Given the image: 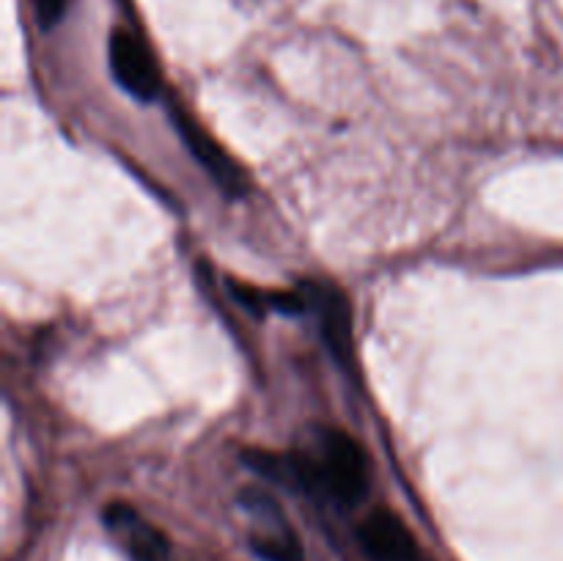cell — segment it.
<instances>
[{"instance_id":"6da1fadb","label":"cell","mask_w":563,"mask_h":561,"mask_svg":"<svg viewBox=\"0 0 563 561\" xmlns=\"http://www.w3.org/2000/svg\"><path fill=\"white\" fill-rule=\"evenodd\" d=\"M295 482L339 506H357L368 495L372 468L363 446L344 429H322L317 457H297Z\"/></svg>"},{"instance_id":"7a4b0ae2","label":"cell","mask_w":563,"mask_h":561,"mask_svg":"<svg viewBox=\"0 0 563 561\" xmlns=\"http://www.w3.org/2000/svg\"><path fill=\"white\" fill-rule=\"evenodd\" d=\"M240 504L245 506L247 515L256 520V531L251 534V548L258 559L264 561H302V544L297 534L291 531L284 509L273 495L264 490L247 487L240 495Z\"/></svg>"},{"instance_id":"3957f363","label":"cell","mask_w":563,"mask_h":561,"mask_svg":"<svg viewBox=\"0 0 563 561\" xmlns=\"http://www.w3.org/2000/svg\"><path fill=\"white\" fill-rule=\"evenodd\" d=\"M110 72H113L115 82L124 88L126 94H132L141 102H152L159 97V88H163V75H159V66L154 61L152 50L146 47L141 36H135L132 31L124 28H115L110 33Z\"/></svg>"},{"instance_id":"277c9868","label":"cell","mask_w":563,"mask_h":561,"mask_svg":"<svg viewBox=\"0 0 563 561\" xmlns=\"http://www.w3.org/2000/svg\"><path fill=\"white\" fill-rule=\"evenodd\" d=\"M174 124L179 130L181 141L187 143V148L192 152V157L207 168V174L218 182V187H223L225 196H245V174H242L240 165L234 163L229 152L203 130V124H198L192 116H187L185 110H174Z\"/></svg>"},{"instance_id":"5b68a950","label":"cell","mask_w":563,"mask_h":561,"mask_svg":"<svg viewBox=\"0 0 563 561\" xmlns=\"http://www.w3.org/2000/svg\"><path fill=\"white\" fill-rule=\"evenodd\" d=\"M357 542L372 561H423L407 522L390 509L368 512L357 526Z\"/></svg>"},{"instance_id":"8992f818","label":"cell","mask_w":563,"mask_h":561,"mask_svg":"<svg viewBox=\"0 0 563 561\" xmlns=\"http://www.w3.org/2000/svg\"><path fill=\"white\" fill-rule=\"evenodd\" d=\"M104 522L119 534L135 561H174L168 537L157 526L143 520L132 506L110 504L104 512Z\"/></svg>"},{"instance_id":"52a82bcc","label":"cell","mask_w":563,"mask_h":561,"mask_svg":"<svg viewBox=\"0 0 563 561\" xmlns=\"http://www.w3.org/2000/svg\"><path fill=\"white\" fill-rule=\"evenodd\" d=\"M311 302H317L322 333L341 363L352 361V311L346 297L333 284H313Z\"/></svg>"},{"instance_id":"ba28073f","label":"cell","mask_w":563,"mask_h":561,"mask_svg":"<svg viewBox=\"0 0 563 561\" xmlns=\"http://www.w3.org/2000/svg\"><path fill=\"white\" fill-rule=\"evenodd\" d=\"M33 9H36V20L42 28L58 25V20L66 11V0H33Z\"/></svg>"}]
</instances>
